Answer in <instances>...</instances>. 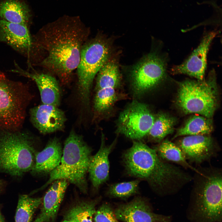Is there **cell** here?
Masks as SVG:
<instances>
[{
	"label": "cell",
	"mask_w": 222,
	"mask_h": 222,
	"mask_svg": "<svg viewBox=\"0 0 222 222\" xmlns=\"http://www.w3.org/2000/svg\"><path fill=\"white\" fill-rule=\"evenodd\" d=\"M89 32L75 23H59L40 30L33 40L41 57L36 64L66 84L79 64L82 47Z\"/></svg>",
	"instance_id": "6da1fadb"
},
{
	"label": "cell",
	"mask_w": 222,
	"mask_h": 222,
	"mask_svg": "<svg viewBox=\"0 0 222 222\" xmlns=\"http://www.w3.org/2000/svg\"><path fill=\"white\" fill-rule=\"evenodd\" d=\"M122 160L127 174L147 181L162 196L175 192L190 177L177 167L166 162L152 149L139 141L123 154Z\"/></svg>",
	"instance_id": "7a4b0ae2"
},
{
	"label": "cell",
	"mask_w": 222,
	"mask_h": 222,
	"mask_svg": "<svg viewBox=\"0 0 222 222\" xmlns=\"http://www.w3.org/2000/svg\"><path fill=\"white\" fill-rule=\"evenodd\" d=\"M92 148L82 136L73 130L65 140L59 165L49 174L47 182L37 191L42 190L55 180L64 179L86 193V175L92 155Z\"/></svg>",
	"instance_id": "3957f363"
},
{
	"label": "cell",
	"mask_w": 222,
	"mask_h": 222,
	"mask_svg": "<svg viewBox=\"0 0 222 222\" xmlns=\"http://www.w3.org/2000/svg\"><path fill=\"white\" fill-rule=\"evenodd\" d=\"M186 210L188 222H222V176L215 172L199 176Z\"/></svg>",
	"instance_id": "277c9868"
},
{
	"label": "cell",
	"mask_w": 222,
	"mask_h": 222,
	"mask_svg": "<svg viewBox=\"0 0 222 222\" xmlns=\"http://www.w3.org/2000/svg\"><path fill=\"white\" fill-rule=\"evenodd\" d=\"M29 134L19 130H0V171L20 176L31 171L36 152Z\"/></svg>",
	"instance_id": "5b68a950"
},
{
	"label": "cell",
	"mask_w": 222,
	"mask_h": 222,
	"mask_svg": "<svg viewBox=\"0 0 222 222\" xmlns=\"http://www.w3.org/2000/svg\"><path fill=\"white\" fill-rule=\"evenodd\" d=\"M215 71L206 80H187L179 84L177 104L185 113H197L210 118L217 104Z\"/></svg>",
	"instance_id": "8992f818"
},
{
	"label": "cell",
	"mask_w": 222,
	"mask_h": 222,
	"mask_svg": "<svg viewBox=\"0 0 222 222\" xmlns=\"http://www.w3.org/2000/svg\"><path fill=\"white\" fill-rule=\"evenodd\" d=\"M111 52V45L109 42L101 36L87 40L82 47L80 61L76 69L77 87L80 101L86 107L89 105L93 80L109 59Z\"/></svg>",
	"instance_id": "52a82bcc"
},
{
	"label": "cell",
	"mask_w": 222,
	"mask_h": 222,
	"mask_svg": "<svg viewBox=\"0 0 222 222\" xmlns=\"http://www.w3.org/2000/svg\"><path fill=\"white\" fill-rule=\"evenodd\" d=\"M31 97L27 87L0 71V130H20Z\"/></svg>",
	"instance_id": "ba28073f"
},
{
	"label": "cell",
	"mask_w": 222,
	"mask_h": 222,
	"mask_svg": "<svg viewBox=\"0 0 222 222\" xmlns=\"http://www.w3.org/2000/svg\"><path fill=\"white\" fill-rule=\"evenodd\" d=\"M167 62L166 54L152 51L134 65L130 75L135 94L145 92L166 78Z\"/></svg>",
	"instance_id": "9c48e42d"
},
{
	"label": "cell",
	"mask_w": 222,
	"mask_h": 222,
	"mask_svg": "<svg viewBox=\"0 0 222 222\" xmlns=\"http://www.w3.org/2000/svg\"><path fill=\"white\" fill-rule=\"evenodd\" d=\"M154 119L146 104L134 101L120 113L117 131L134 141L140 140L147 135Z\"/></svg>",
	"instance_id": "30bf717a"
},
{
	"label": "cell",
	"mask_w": 222,
	"mask_h": 222,
	"mask_svg": "<svg viewBox=\"0 0 222 222\" xmlns=\"http://www.w3.org/2000/svg\"><path fill=\"white\" fill-rule=\"evenodd\" d=\"M217 34V31H213L206 34L189 56L181 64L173 67L171 72L186 75L198 80H204L208 53L211 43Z\"/></svg>",
	"instance_id": "8fae6325"
},
{
	"label": "cell",
	"mask_w": 222,
	"mask_h": 222,
	"mask_svg": "<svg viewBox=\"0 0 222 222\" xmlns=\"http://www.w3.org/2000/svg\"><path fill=\"white\" fill-rule=\"evenodd\" d=\"M114 213L117 219L123 222H173L172 215L154 213L141 197L120 205Z\"/></svg>",
	"instance_id": "7c38bea8"
},
{
	"label": "cell",
	"mask_w": 222,
	"mask_h": 222,
	"mask_svg": "<svg viewBox=\"0 0 222 222\" xmlns=\"http://www.w3.org/2000/svg\"><path fill=\"white\" fill-rule=\"evenodd\" d=\"M30 118L39 132L46 134L62 130L66 120L64 112L58 107L43 104L31 109Z\"/></svg>",
	"instance_id": "4fadbf2b"
},
{
	"label": "cell",
	"mask_w": 222,
	"mask_h": 222,
	"mask_svg": "<svg viewBox=\"0 0 222 222\" xmlns=\"http://www.w3.org/2000/svg\"><path fill=\"white\" fill-rule=\"evenodd\" d=\"M0 40L30 58L33 41L27 25L0 19Z\"/></svg>",
	"instance_id": "5bb4252c"
},
{
	"label": "cell",
	"mask_w": 222,
	"mask_h": 222,
	"mask_svg": "<svg viewBox=\"0 0 222 222\" xmlns=\"http://www.w3.org/2000/svg\"><path fill=\"white\" fill-rule=\"evenodd\" d=\"M178 146L187 160L196 164L209 160L217 152L212 138L206 135L186 136L180 140Z\"/></svg>",
	"instance_id": "9a60e30c"
},
{
	"label": "cell",
	"mask_w": 222,
	"mask_h": 222,
	"mask_svg": "<svg viewBox=\"0 0 222 222\" xmlns=\"http://www.w3.org/2000/svg\"><path fill=\"white\" fill-rule=\"evenodd\" d=\"M105 136L102 134L101 142L97 152L92 156L89 162L88 173L93 187L97 190L109 179V156L114 146L116 140L110 145L105 144Z\"/></svg>",
	"instance_id": "2e32d148"
},
{
	"label": "cell",
	"mask_w": 222,
	"mask_h": 222,
	"mask_svg": "<svg viewBox=\"0 0 222 222\" xmlns=\"http://www.w3.org/2000/svg\"><path fill=\"white\" fill-rule=\"evenodd\" d=\"M12 71L32 79L35 81L39 90L43 104L52 105L57 107L59 105L60 90L56 78L48 73H30L20 68Z\"/></svg>",
	"instance_id": "e0dca14e"
},
{
	"label": "cell",
	"mask_w": 222,
	"mask_h": 222,
	"mask_svg": "<svg viewBox=\"0 0 222 222\" xmlns=\"http://www.w3.org/2000/svg\"><path fill=\"white\" fill-rule=\"evenodd\" d=\"M68 182L64 179L53 182L46 193L39 215L34 222H50L53 221L63 200Z\"/></svg>",
	"instance_id": "ac0fdd59"
},
{
	"label": "cell",
	"mask_w": 222,
	"mask_h": 222,
	"mask_svg": "<svg viewBox=\"0 0 222 222\" xmlns=\"http://www.w3.org/2000/svg\"><path fill=\"white\" fill-rule=\"evenodd\" d=\"M62 152L59 139L56 137L51 139L42 150L36 152L31 172L36 174H49L60 164Z\"/></svg>",
	"instance_id": "d6986e66"
},
{
	"label": "cell",
	"mask_w": 222,
	"mask_h": 222,
	"mask_svg": "<svg viewBox=\"0 0 222 222\" xmlns=\"http://www.w3.org/2000/svg\"><path fill=\"white\" fill-rule=\"evenodd\" d=\"M0 17L9 22L27 25L30 10L21 0H2L0 2Z\"/></svg>",
	"instance_id": "ffe728a7"
},
{
	"label": "cell",
	"mask_w": 222,
	"mask_h": 222,
	"mask_svg": "<svg viewBox=\"0 0 222 222\" xmlns=\"http://www.w3.org/2000/svg\"><path fill=\"white\" fill-rule=\"evenodd\" d=\"M121 79L117 64L113 60L109 59L97 74L95 90L106 88L117 89L121 84Z\"/></svg>",
	"instance_id": "44dd1931"
},
{
	"label": "cell",
	"mask_w": 222,
	"mask_h": 222,
	"mask_svg": "<svg viewBox=\"0 0 222 222\" xmlns=\"http://www.w3.org/2000/svg\"><path fill=\"white\" fill-rule=\"evenodd\" d=\"M99 199L80 201L70 208L64 215V220L71 222H93L95 207Z\"/></svg>",
	"instance_id": "7402d4cb"
},
{
	"label": "cell",
	"mask_w": 222,
	"mask_h": 222,
	"mask_svg": "<svg viewBox=\"0 0 222 222\" xmlns=\"http://www.w3.org/2000/svg\"><path fill=\"white\" fill-rule=\"evenodd\" d=\"M212 129V121L210 118L194 115L178 130L174 138L182 136L206 135L211 132Z\"/></svg>",
	"instance_id": "603a6c76"
},
{
	"label": "cell",
	"mask_w": 222,
	"mask_h": 222,
	"mask_svg": "<svg viewBox=\"0 0 222 222\" xmlns=\"http://www.w3.org/2000/svg\"><path fill=\"white\" fill-rule=\"evenodd\" d=\"M158 156L163 160L179 164L196 171V169L189 164L179 147L168 140L162 141L154 149Z\"/></svg>",
	"instance_id": "cb8c5ba5"
},
{
	"label": "cell",
	"mask_w": 222,
	"mask_h": 222,
	"mask_svg": "<svg viewBox=\"0 0 222 222\" xmlns=\"http://www.w3.org/2000/svg\"><path fill=\"white\" fill-rule=\"evenodd\" d=\"M175 120L165 114L161 113L154 117L153 124L147 135L150 139L159 142L174 131Z\"/></svg>",
	"instance_id": "d4e9b609"
},
{
	"label": "cell",
	"mask_w": 222,
	"mask_h": 222,
	"mask_svg": "<svg viewBox=\"0 0 222 222\" xmlns=\"http://www.w3.org/2000/svg\"><path fill=\"white\" fill-rule=\"evenodd\" d=\"M40 198H32L27 195L19 197L15 222H31L36 210L41 204Z\"/></svg>",
	"instance_id": "484cf974"
},
{
	"label": "cell",
	"mask_w": 222,
	"mask_h": 222,
	"mask_svg": "<svg viewBox=\"0 0 222 222\" xmlns=\"http://www.w3.org/2000/svg\"><path fill=\"white\" fill-rule=\"evenodd\" d=\"M93 103L94 112L97 115L106 113L113 106L118 100V94L116 89L103 88L96 91Z\"/></svg>",
	"instance_id": "4316f807"
},
{
	"label": "cell",
	"mask_w": 222,
	"mask_h": 222,
	"mask_svg": "<svg viewBox=\"0 0 222 222\" xmlns=\"http://www.w3.org/2000/svg\"><path fill=\"white\" fill-rule=\"evenodd\" d=\"M139 179L115 183L108 187L107 194L115 198L126 199L138 192Z\"/></svg>",
	"instance_id": "83f0119b"
},
{
	"label": "cell",
	"mask_w": 222,
	"mask_h": 222,
	"mask_svg": "<svg viewBox=\"0 0 222 222\" xmlns=\"http://www.w3.org/2000/svg\"><path fill=\"white\" fill-rule=\"evenodd\" d=\"M93 217L94 222H119L110 206L106 203L96 210Z\"/></svg>",
	"instance_id": "f1b7e54d"
},
{
	"label": "cell",
	"mask_w": 222,
	"mask_h": 222,
	"mask_svg": "<svg viewBox=\"0 0 222 222\" xmlns=\"http://www.w3.org/2000/svg\"><path fill=\"white\" fill-rule=\"evenodd\" d=\"M0 222H5L4 219L2 216L0 212Z\"/></svg>",
	"instance_id": "f546056e"
},
{
	"label": "cell",
	"mask_w": 222,
	"mask_h": 222,
	"mask_svg": "<svg viewBox=\"0 0 222 222\" xmlns=\"http://www.w3.org/2000/svg\"><path fill=\"white\" fill-rule=\"evenodd\" d=\"M2 182L0 180V192H1V191L2 189Z\"/></svg>",
	"instance_id": "4dcf8cb0"
},
{
	"label": "cell",
	"mask_w": 222,
	"mask_h": 222,
	"mask_svg": "<svg viewBox=\"0 0 222 222\" xmlns=\"http://www.w3.org/2000/svg\"><path fill=\"white\" fill-rule=\"evenodd\" d=\"M61 222H70V221H69L68 220H63V221H62Z\"/></svg>",
	"instance_id": "1f68e13d"
}]
</instances>
